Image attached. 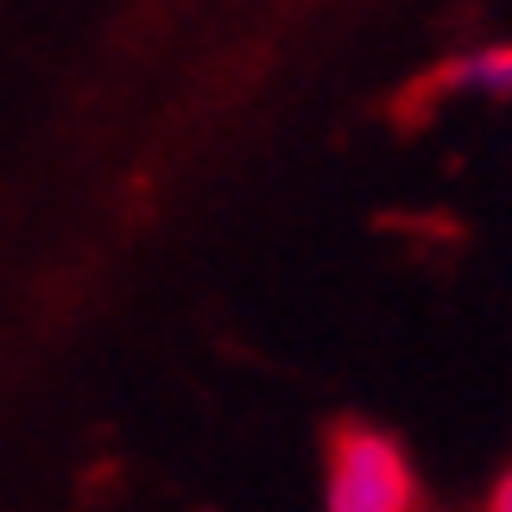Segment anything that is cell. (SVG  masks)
Returning a JSON list of instances; mask_svg holds the SVG:
<instances>
[{"label":"cell","mask_w":512,"mask_h":512,"mask_svg":"<svg viewBox=\"0 0 512 512\" xmlns=\"http://www.w3.org/2000/svg\"><path fill=\"white\" fill-rule=\"evenodd\" d=\"M424 95H475V102H512V45H475L456 51L449 64L424 83Z\"/></svg>","instance_id":"2"},{"label":"cell","mask_w":512,"mask_h":512,"mask_svg":"<svg viewBox=\"0 0 512 512\" xmlns=\"http://www.w3.org/2000/svg\"><path fill=\"white\" fill-rule=\"evenodd\" d=\"M329 512H418V475L405 449L373 424H336L323 437Z\"/></svg>","instance_id":"1"},{"label":"cell","mask_w":512,"mask_h":512,"mask_svg":"<svg viewBox=\"0 0 512 512\" xmlns=\"http://www.w3.org/2000/svg\"><path fill=\"white\" fill-rule=\"evenodd\" d=\"M487 512H512V475L494 487V500H487Z\"/></svg>","instance_id":"3"}]
</instances>
